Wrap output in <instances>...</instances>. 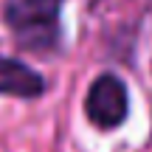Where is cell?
<instances>
[{"label":"cell","instance_id":"obj_2","mask_svg":"<svg viewBox=\"0 0 152 152\" xmlns=\"http://www.w3.org/2000/svg\"><path fill=\"white\" fill-rule=\"evenodd\" d=\"M85 115L96 130L110 132L118 130L130 115V90L124 79L115 73H99L90 82L85 96Z\"/></svg>","mask_w":152,"mask_h":152},{"label":"cell","instance_id":"obj_3","mask_svg":"<svg viewBox=\"0 0 152 152\" xmlns=\"http://www.w3.org/2000/svg\"><path fill=\"white\" fill-rule=\"evenodd\" d=\"M45 76L31 65L0 54V96L11 99H39L45 93Z\"/></svg>","mask_w":152,"mask_h":152},{"label":"cell","instance_id":"obj_1","mask_svg":"<svg viewBox=\"0 0 152 152\" xmlns=\"http://www.w3.org/2000/svg\"><path fill=\"white\" fill-rule=\"evenodd\" d=\"M62 3L65 0H6L3 23L23 51L51 54L62 42Z\"/></svg>","mask_w":152,"mask_h":152}]
</instances>
